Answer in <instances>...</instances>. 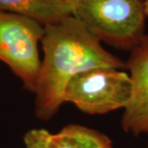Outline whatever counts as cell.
Wrapping results in <instances>:
<instances>
[{
	"label": "cell",
	"instance_id": "6da1fadb",
	"mask_svg": "<svg viewBox=\"0 0 148 148\" xmlns=\"http://www.w3.org/2000/svg\"><path fill=\"white\" fill-rule=\"evenodd\" d=\"M43 56L35 88V114L49 120L64 104L66 85L77 74L94 69H126L123 62L76 18L69 16L44 26Z\"/></svg>",
	"mask_w": 148,
	"mask_h": 148
},
{
	"label": "cell",
	"instance_id": "7a4b0ae2",
	"mask_svg": "<svg viewBox=\"0 0 148 148\" xmlns=\"http://www.w3.org/2000/svg\"><path fill=\"white\" fill-rule=\"evenodd\" d=\"M75 16L101 43L131 50L145 35L143 0H72Z\"/></svg>",
	"mask_w": 148,
	"mask_h": 148
},
{
	"label": "cell",
	"instance_id": "3957f363",
	"mask_svg": "<svg viewBox=\"0 0 148 148\" xmlns=\"http://www.w3.org/2000/svg\"><path fill=\"white\" fill-rule=\"evenodd\" d=\"M44 26L30 17L0 12V62L34 93L41 59L38 44Z\"/></svg>",
	"mask_w": 148,
	"mask_h": 148
},
{
	"label": "cell",
	"instance_id": "277c9868",
	"mask_svg": "<svg viewBox=\"0 0 148 148\" xmlns=\"http://www.w3.org/2000/svg\"><path fill=\"white\" fill-rule=\"evenodd\" d=\"M131 92V79L125 70L94 69L70 80L64 92V103H72L85 114H103L125 108Z\"/></svg>",
	"mask_w": 148,
	"mask_h": 148
},
{
	"label": "cell",
	"instance_id": "5b68a950",
	"mask_svg": "<svg viewBox=\"0 0 148 148\" xmlns=\"http://www.w3.org/2000/svg\"><path fill=\"white\" fill-rule=\"evenodd\" d=\"M125 63L132 92L121 117L123 131L134 136L148 133V33L130 50Z\"/></svg>",
	"mask_w": 148,
	"mask_h": 148
},
{
	"label": "cell",
	"instance_id": "8992f818",
	"mask_svg": "<svg viewBox=\"0 0 148 148\" xmlns=\"http://www.w3.org/2000/svg\"><path fill=\"white\" fill-rule=\"evenodd\" d=\"M0 12L24 16L41 25L72 16V0H0Z\"/></svg>",
	"mask_w": 148,
	"mask_h": 148
},
{
	"label": "cell",
	"instance_id": "52a82bcc",
	"mask_svg": "<svg viewBox=\"0 0 148 148\" xmlns=\"http://www.w3.org/2000/svg\"><path fill=\"white\" fill-rule=\"evenodd\" d=\"M49 148H112L110 138L102 132L80 125L67 124L48 138Z\"/></svg>",
	"mask_w": 148,
	"mask_h": 148
},
{
	"label": "cell",
	"instance_id": "ba28073f",
	"mask_svg": "<svg viewBox=\"0 0 148 148\" xmlns=\"http://www.w3.org/2000/svg\"><path fill=\"white\" fill-rule=\"evenodd\" d=\"M50 132L45 129H32L23 138L24 148H49L48 138Z\"/></svg>",
	"mask_w": 148,
	"mask_h": 148
},
{
	"label": "cell",
	"instance_id": "9c48e42d",
	"mask_svg": "<svg viewBox=\"0 0 148 148\" xmlns=\"http://www.w3.org/2000/svg\"><path fill=\"white\" fill-rule=\"evenodd\" d=\"M144 5H145V11H146V14L148 16V0H143Z\"/></svg>",
	"mask_w": 148,
	"mask_h": 148
},
{
	"label": "cell",
	"instance_id": "30bf717a",
	"mask_svg": "<svg viewBox=\"0 0 148 148\" xmlns=\"http://www.w3.org/2000/svg\"><path fill=\"white\" fill-rule=\"evenodd\" d=\"M146 148H148V145H147V147H146Z\"/></svg>",
	"mask_w": 148,
	"mask_h": 148
}]
</instances>
